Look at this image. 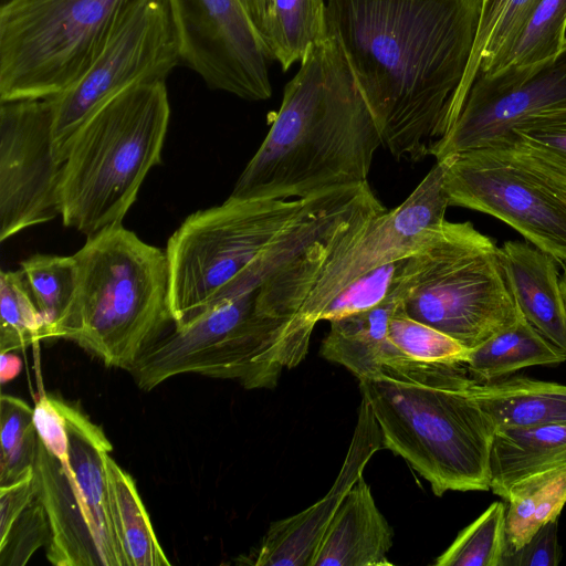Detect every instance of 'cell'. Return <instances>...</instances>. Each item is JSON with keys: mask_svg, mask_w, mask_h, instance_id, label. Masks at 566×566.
Masks as SVG:
<instances>
[{"mask_svg": "<svg viewBox=\"0 0 566 566\" xmlns=\"http://www.w3.org/2000/svg\"><path fill=\"white\" fill-rule=\"evenodd\" d=\"M31 295L45 322L48 338H57L76 294L74 255L36 253L20 264Z\"/></svg>", "mask_w": 566, "mask_h": 566, "instance_id": "83f0119b", "label": "cell"}, {"mask_svg": "<svg viewBox=\"0 0 566 566\" xmlns=\"http://www.w3.org/2000/svg\"><path fill=\"white\" fill-rule=\"evenodd\" d=\"M514 136V142L566 177V105L524 119L515 126Z\"/></svg>", "mask_w": 566, "mask_h": 566, "instance_id": "e575fe53", "label": "cell"}, {"mask_svg": "<svg viewBox=\"0 0 566 566\" xmlns=\"http://www.w3.org/2000/svg\"><path fill=\"white\" fill-rule=\"evenodd\" d=\"M73 255L76 294L57 338L130 371L175 324L166 252L122 223L87 237Z\"/></svg>", "mask_w": 566, "mask_h": 566, "instance_id": "277c9868", "label": "cell"}, {"mask_svg": "<svg viewBox=\"0 0 566 566\" xmlns=\"http://www.w3.org/2000/svg\"><path fill=\"white\" fill-rule=\"evenodd\" d=\"M0 380L2 384L13 379L20 371L21 360L10 353H1Z\"/></svg>", "mask_w": 566, "mask_h": 566, "instance_id": "7bdbcfd3", "label": "cell"}, {"mask_svg": "<svg viewBox=\"0 0 566 566\" xmlns=\"http://www.w3.org/2000/svg\"><path fill=\"white\" fill-rule=\"evenodd\" d=\"M505 501L509 552L524 545L545 523L558 518L566 505V462L517 481Z\"/></svg>", "mask_w": 566, "mask_h": 566, "instance_id": "484cf974", "label": "cell"}, {"mask_svg": "<svg viewBox=\"0 0 566 566\" xmlns=\"http://www.w3.org/2000/svg\"><path fill=\"white\" fill-rule=\"evenodd\" d=\"M326 35L325 0H272L265 46L283 71L301 62Z\"/></svg>", "mask_w": 566, "mask_h": 566, "instance_id": "4316f807", "label": "cell"}, {"mask_svg": "<svg viewBox=\"0 0 566 566\" xmlns=\"http://www.w3.org/2000/svg\"><path fill=\"white\" fill-rule=\"evenodd\" d=\"M35 492L33 473L18 482L0 486V536L7 533Z\"/></svg>", "mask_w": 566, "mask_h": 566, "instance_id": "60d3db41", "label": "cell"}, {"mask_svg": "<svg viewBox=\"0 0 566 566\" xmlns=\"http://www.w3.org/2000/svg\"><path fill=\"white\" fill-rule=\"evenodd\" d=\"M310 198L229 196L188 216L165 249L174 323L231 297L243 273L295 222Z\"/></svg>", "mask_w": 566, "mask_h": 566, "instance_id": "ba28073f", "label": "cell"}, {"mask_svg": "<svg viewBox=\"0 0 566 566\" xmlns=\"http://www.w3.org/2000/svg\"><path fill=\"white\" fill-rule=\"evenodd\" d=\"M264 46L271 15L272 0H240ZM266 49V46H265ZM268 52V51H266ZM269 54V53H268Z\"/></svg>", "mask_w": 566, "mask_h": 566, "instance_id": "b9f144b4", "label": "cell"}, {"mask_svg": "<svg viewBox=\"0 0 566 566\" xmlns=\"http://www.w3.org/2000/svg\"><path fill=\"white\" fill-rule=\"evenodd\" d=\"M180 63L166 0H135L88 71L50 98L57 160L63 164L73 136L103 105L137 84L166 81Z\"/></svg>", "mask_w": 566, "mask_h": 566, "instance_id": "8fae6325", "label": "cell"}, {"mask_svg": "<svg viewBox=\"0 0 566 566\" xmlns=\"http://www.w3.org/2000/svg\"><path fill=\"white\" fill-rule=\"evenodd\" d=\"M33 421L46 450L62 463L70 464L69 438L60 399L48 394L40 396L33 407Z\"/></svg>", "mask_w": 566, "mask_h": 566, "instance_id": "74e56055", "label": "cell"}, {"mask_svg": "<svg viewBox=\"0 0 566 566\" xmlns=\"http://www.w3.org/2000/svg\"><path fill=\"white\" fill-rule=\"evenodd\" d=\"M109 509L127 566H167L165 554L135 480L109 455L105 458Z\"/></svg>", "mask_w": 566, "mask_h": 566, "instance_id": "d4e9b609", "label": "cell"}, {"mask_svg": "<svg viewBox=\"0 0 566 566\" xmlns=\"http://www.w3.org/2000/svg\"><path fill=\"white\" fill-rule=\"evenodd\" d=\"M406 259L386 263L350 281L322 307L316 322H331L380 305L397 287Z\"/></svg>", "mask_w": 566, "mask_h": 566, "instance_id": "836d02e7", "label": "cell"}, {"mask_svg": "<svg viewBox=\"0 0 566 566\" xmlns=\"http://www.w3.org/2000/svg\"><path fill=\"white\" fill-rule=\"evenodd\" d=\"M410 317L471 350L522 315L501 248L471 222L444 220L407 256L396 287Z\"/></svg>", "mask_w": 566, "mask_h": 566, "instance_id": "8992f818", "label": "cell"}, {"mask_svg": "<svg viewBox=\"0 0 566 566\" xmlns=\"http://www.w3.org/2000/svg\"><path fill=\"white\" fill-rule=\"evenodd\" d=\"M449 206L476 210L515 229L566 264V177L518 142L446 156Z\"/></svg>", "mask_w": 566, "mask_h": 566, "instance_id": "30bf717a", "label": "cell"}, {"mask_svg": "<svg viewBox=\"0 0 566 566\" xmlns=\"http://www.w3.org/2000/svg\"><path fill=\"white\" fill-rule=\"evenodd\" d=\"M566 462V424L497 429L490 460V490L504 501L517 481Z\"/></svg>", "mask_w": 566, "mask_h": 566, "instance_id": "603a6c76", "label": "cell"}, {"mask_svg": "<svg viewBox=\"0 0 566 566\" xmlns=\"http://www.w3.org/2000/svg\"><path fill=\"white\" fill-rule=\"evenodd\" d=\"M170 104L166 81L140 83L94 113L73 136L59 185L65 227L91 237L122 224L161 163Z\"/></svg>", "mask_w": 566, "mask_h": 566, "instance_id": "5b68a950", "label": "cell"}, {"mask_svg": "<svg viewBox=\"0 0 566 566\" xmlns=\"http://www.w3.org/2000/svg\"><path fill=\"white\" fill-rule=\"evenodd\" d=\"M48 338L45 322L23 272L0 273V353L23 349Z\"/></svg>", "mask_w": 566, "mask_h": 566, "instance_id": "1f68e13d", "label": "cell"}, {"mask_svg": "<svg viewBox=\"0 0 566 566\" xmlns=\"http://www.w3.org/2000/svg\"><path fill=\"white\" fill-rule=\"evenodd\" d=\"M9 0H0V4L8 2Z\"/></svg>", "mask_w": 566, "mask_h": 566, "instance_id": "f6af8a7d", "label": "cell"}, {"mask_svg": "<svg viewBox=\"0 0 566 566\" xmlns=\"http://www.w3.org/2000/svg\"><path fill=\"white\" fill-rule=\"evenodd\" d=\"M50 536L49 518L36 491L7 533L0 536V566L25 565L39 548L46 547Z\"/></svg>", "mask_w": 566, "mask_h": 566, "instance_id": "d590c367", "label": "cell"}, {"mask_svg": "<svg viewBox=\"0 0 566 566\" xmlns=\"http://www.w3.org/2000/svg\"><path fill=\"white\" fill-rule=\"evenodd\" d=\"M566 353L542 335L523 314L510 327L469 352L465 361L478 381H492L531 366L557 365Z\"/></svg>", "mask_w": 566, "mask_h": 566, "instance_id": "cb8c5ba5", "label": "cell"}, {"mask_svg": "<svg viewBox=\"0 0 566 566\" xmlns=\"http://www.w3.org/2000/svg\"><path fill=\"white\" fill-rule=\"evenodd\" d=\"M394 531L361 475L335 512L307 566L391 565Z\"/></svg>", "mask_w": 566, "mask_h": 566, "instance_id": "ac0fdd59", "label": "cell"}, {"mask_svg": "<svg viewBox=\"0 0 566 566\" xmlns=\"http://www.w3.org/2000/svg\"><path fill=\"white\" fill-rule=\"evenodd\" d=\"M465 361H426L395 354L359 379L382 446L405 459L441 496L488 491L496 427L472 394Z\"/></svg>", "mask_w": 566, "mask_h": 566, "instance_id": "3957f363", "label": "cell"}, {"mask_svg": "<svg viewBox=\"0 0 566 566\" xmlns=\"http://www.w3.org/2000/svg\"><path fill=\"white\" fill-rule=\"evenodd\" d=\"M261 289L174 324L130 370L137 386L151 390L175 376L199 374L237 379L247 389L274 388L282 369L297 366L300 359L293 323L261 312Z\"/></svg>", "mask_w": 566, "mask_h": 566, "instance_id": "52a82bcc", "label": "cell"}, {"mask_svg": "<svg viewBox=\"0 0 566 566\" xmlns=\"http://www.w3.org/2000/svg\"><path fill=\"white\" fill-rule=\"evenodd\" d=\"M566 105V43L553 59L525 69L479 73L436 159L513 144L524 119Z\"/></svg>", "mask_w": 566, "mask_h": 566, "instance_id": "9a60e30c", "label": "cell"}, {"mask_svg": "<svg viewBox=\"0 0 566 566\" xmlns=\"http://www.w3.org/2000/svg\"><path fill=\"white\" fill-rule=\"evenodd\" d=\"M181 63L242 99L272 95V61L240 0H166Z\"/></svg>", "mask_w": 566, "mask_h": 566, "instance_id": "7c38bea8", "label": "cell"}, {"mask_svg": "<svg viewBox=\"0 0 566 566\" xmlns=\"http://www.w3.org/2000/svg\"><path fill=\"white\" fill-rule=\"evenodd\" d=\"M506 501L493 502L437 557V566H501L506 552Z\"/></svg>", "mask_w": 566, "mask_h": 566, "instance_id": "f546056e", "label": "cell"}, {"mask_svg": "<svg viewBox=\"0 0 566 566\" xmlns=\"http://www.w3.org/2000/svg\"><path fill=\"white\" fill-rule=\"evenodd\" d=\"M563 269H564V271H563V274L560 275V285H562L563 295H564V298L566 302V264L563 266Z\"/></svg>", "mask_w": 566, "mask_h": 566, "instance_id": "ee69618b", "label": "cell"}, {"mask_svg": "<svg viewBox=\"0 0 566 566\" xmlns=\"http://www.w3.org/2000/svg\"><path fill=\"white\" fill-rule=\"evenodd\" d=\"M382 446L380 428L361 397L357 424L342 469L329 491L304 511L271 524L256 548L242 558L255 566H307L332 517Z\"/></svg>", "mask_w": 566, "mask_h": 566, "instance_id": "2e32d148", "label": "cell"}, {"mask_svg": "<svg viewBox=\"0 0 566 566\" xmlns=\"http://www.w3.org/2000/svg\"><path fill=\"white\" fill-rule=\"evenodd\" d=\"M340 46L398 160L436 157L457 122L455 98L474 45L481 0H325Z\"/></svg>", "mask_w": 566, "mask_h": 566, "instance_id": "6da1fadb", "label": "cell"}, {"mask_svg": "<svg viewBox=\"0 0 566 566\" xmlns=\"http://www.w3.org/2000/svg\"><path fill=\"white\" fill-rule=\"evenodd\" d=\"M560 562L558 518L545 523L520 548L504 554L501 566H557Z\"/></svg>", "mask_w": 566, "mask_h": 566, "instance_id": "f35d334b", "label": "cell"}, {"mask_svg": "<svg viewBox=\"0 0 566 566\" xmlns=\"http://www.w3.org/2000/svg\"><path fill=\"white\" fill-rule=\"evenodd\" d=\"M504 1L505 0H481L480 21L474 45L455 98V108L458 112L462 109L469 91L476 78L482 52Z\"/></svg>", "mask_w": 566, "mask_h": 566, "instance_id": "ab89813d", "label": "cell"}, {"mask_svg": "<svg viewBox=\"0 0 566 566\" xmlns=\"http://www.w3.org/2000/svg\"><path fill=\"white\" fill-rule=\"evenodd\" d=\"M38 441L33 408L18 397L2 394L0 486L12 484L33 473Z\"/></svg>", "mask_w": 566, "mask_h": 566, "instance_id": "4dcf8cb0", "label": "cell"}, {"mask_svg": "<svg viewBox=\"0 0 566 566\" xmlns=\"http://www.w3.org/2000/svg\"><path fill=\"white\" fill-rule=\"evenodd\" d=\"M506 279L523 316L566 353V302L557 261L531 243L501 247Z\"/></svg>", "mask_w": 566, "mask_h": 566, "instance_id": "ffe728a7", "label": "cell"}, {"mask_svg": "<svg viewBox=\"0 0 566 566\" xmlns=\"http://www.w3.org/2000/svg\"><path fill=\"white\" fill-rule=\"evenodd\" d=\"M69 438L71 472L83 499L107 566H127L109 509L105 458L113 450L103 429L80 408L60 399Z\"/></svg>", "mask_w": 566, "mask_h": 566, "instance_id": "d6986e66", "label": "cell"}, {"mask_svg": "<svg viewBox=\"0 0 566 566\" xmlns=\"http://www.w3.org/2000/svg\"><path fill=\"white\" fill-rule=\"evenodd\" d=\"M50 98L0 103V241L60 216Z\"/></svg>", "mask_w": 566, "mask_h": 566, "instance_id": "4fadbf2b", "label": "cell"}, {"mask_svg": "<svg viewBox=\"0 0 566 566\" xmlns=\"http://www.w3.org/2000/svg\"><path fill=\"white\" fill-rule=\"evenodd\" d=\"M399 303L395 291L378 306L331 321L319 354L346 367L358 380L375 374L399 350L388 339V323Z\"/></svg>", "mask_w": 566, "mask_h": 566, "instance_id": "7402d4cb", "label": "cell"}, {"mask_svg": "<svg viewBox=\"0 0 566 566\" xmlns=\"http://www.w3.org/2000/svg\"><path fill=\"white\" fill-rule=\"evenodd\" d=\"M566 43V0H542L509 48L483 74L525 69L555 57Z\"/></svg>", "mask_w": 566, "mask_h": 566, "instance_id": "f1b7e54d", "label": "cell"}, {"mask_svg": "<svg viewBox=\"0 0 566 566\" xmlns=\"http://www.w3.org/2000/svg\"><path fill=\"white\" fill-rule=\"evenodd\" d=\"M388 339L405 356L426 361H467L469 349L447 334L405 313L400 302L388 323Z\"/></svg>", "mask_w": 566, "mask_h": 566, "instance_id": "d6a6232c", "label": "cell"}, {"mask_svg": "<svg viewBox=\"0 0 566 566\" xmlns=\"http://www.w3.org/2000/svg\"><path fill=\"white\" fill-rule=\"evenodd\" d=\"M541 1L542 0L504 1L482 52L479 72L486 71L509 48L530 14Z\"/></svg>", "mask_w": 566, "mask_h": 566, "instance_id": "8d00e7d4", "label": "cell"}, {"mask_svg": "<svg viewBox=\"0 0 566 566\" xmlns=\"http://www.w3.org/2000/svg\"><path fill=\"white\" fill-rule=\"evenodd\" d=\"M381 138L337 41L300 62L281 106L230 197L304 199L368 184Z\"/></svg>", "mask_w": 566, "mask_h": 566, "instance_id": "7a4b0ae2", "label": "cell"}, {"mask_svg": "<svg viewBox=\"0 0 566 566\" xmlns=\"http://www.w3.org/2000/svg\"><path fill=\"white\" fill-rule=\"evenodd\" d=\"M33 478L50 523L49 562L55 566H107L70 464L51 454L40 440Z\"/></svg>", "mask_w": 566, "mask_h": 566, "instance_id": "e0dca14e", "label": "cell"}, {"mask_svg": "<svg viewBox=\"0 0 566 566\" xmlns=\"http://www.w3.org/2000/svg\"><path fill=\"white\" fill-rule=\"evenodd\" d=\"M135 0L0 4V103L52 98L92 66Z\"/></svg>", "mask_w": 566, "mask_h": 566, "instance_id": "9c48e42d", "label": "cell"}, {"mask_svg": "<svg viewBox=\"0 0 566 566\" xmlns=\"http://www.w3.org/2000/svg\"><path fill=\"white\" fill-rule=\"evenodd\" d=\"M472 394L497 429L566 424V385L525 376L474 380Z\"/></svg>", "mask_w": 566, "mask_h": 566, "instance_id": "44dd1931", "label": "cell"}, {"mask_svg": "<svg viewBox=\"0 0 566 566\" xmlns=\"http://www.w3.org/2000/svg\"><path fill=\"white\" fill-rule=\"evenodd\" d=\"M449 199L440 161L402 203L347 235L324 262L297 318L316 325L322 307L361 274L409 256L431 228L446 220Z\"/></svg>", "mask_w": 566, "mask_h": 566, "instance_id": "5bb4252c", "label": "cell"}]
</instances>
